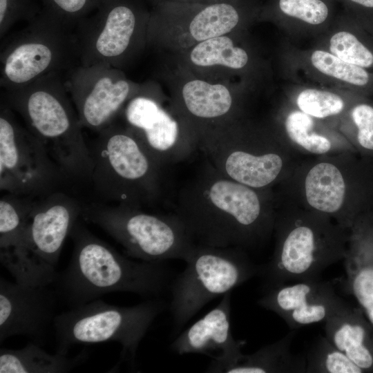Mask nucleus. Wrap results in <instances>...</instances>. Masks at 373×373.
Here are the masks:
<instances>
[{"label":"nucleus","mask_w":373,"mask_h":373,"mask_svg":"<svg viewBox=\"0 0 373 373\" xmlns=\"http://www.w3.org/2000/svg\"><path fill=\"white\" fill-rule=\"evenodd\" d=\"M174 212L196 244L243 249L262 243L276 220L268 189L238 182L209 163L178 192Z\"/></svg>","instance_id":"f257e3e1"},{"label":"nucleus","mask_w":373,"mask_h":373,"mask_svg":"<svg viewBox=\"0 0 373 373\" xmlns=\"http://www.w3.org/2000/svg\"><path fill=\"white\" fill-rule=\"evenodd\" d=\"M69 236L73 241L67 267L51 286L68 307L83 305L113 292L160 298L170 283L163 262L135 261L93 234L78 220Z\"/></svg>","instance_id":"f03ea898"},{"label":"nucleus","mask_w":373,"mask_h":373,"mask_svg":"<svg viewBox=\"0 0 373 373\" xmlns=\"http://www.w3.org/2000/svg\"><path fill=\"white\" fill-rule=\"evenodd\" d=\"M1 102L23 119L67 179H90L93 160L61 74L52 73L1 92Z\"/></svg>","instance_id":"7ed1b4c3"},{"label":"nucleus","mask_w":373,"mask_h":373,"mask_svg":"<svg viewBox=\"0 0 373 373\" xmlns=\"http://www.w3.org/2000/svg\"><path fill=\"white\" fill-rule=\"evenodd\" d=\"M276 244L271 260L260 265L263 289L290 282L317 280L343 260L348 229L331 218L310 211L276 215Z\"/></svg>","instance_id":"20e7f679"},{"label":"nucleus","mask_w":373,"mask_h":373,"mask_svg":"<svg viewBox=\"0 0 373 373\" xmlns=\"http://www.w3.org/2000/svg\"><path fill=\"white\" fill-rule=\"evenodd\" d=\"M92 148L90 180L104 200L142 207L160 196L162 167L126 126L111 123Z\"/></svg>","instance_id":"39448f33"},{"label":"nucleus","mask_w":373,"mask_h":373,"mask_svg":"<svg viewBox=\"0 0 373 373\" xmlns=\"http://www.w3.org/2000/svg\"><path fill=\"white\" fill-rule=\"evenodd\" d=\"M165 308L160 298L131 307L111 305L97 298L70 307L56 316L53 329L57 353L67 355L76 344L117 342L122 345L119 361L136 367L138 346L149 328Z\"/></svg>","instance_id":"423d86ee"},{"label":"nucleus","mask_w":373,"mask_h":373,"mask_svg":"<svg viewBox=\"0 0 373 373\" xmlns=\"http://www.w3.org/2000/svg\"><path fill=\"white\" fill-rule=\"evenodd\" d=\"M81 217L120 244L126 256L141 261H185L196 244L175 213H153L124 204H82Z\"/></svg>","instance_id":"0eeeda50"},{"label":"nucleus","mask_w":373,"mask_h":373,"mask_svg":"<svg viewBox=\"0 0 373 373\" xmlns=\"http://www.w3.org/2000/svg\"><path fill=\"white\" fill-rule=\"evenodd\" d=\"M184 262L185 269L170 285L173 336L209 302L260 273V265L239 247L195 244Z\"/></svg>","instance_id":"6e6552de"},{"label":"nucleus","mask_w":373,"mask_h":373,"mask_svg":"<svg viewBox=\"0 0 373 373\" xmlns=\"http://www.w3.org/2000/svg\"><path fill=\"white\" fill-rule=\"evenodd\" d=\"M72 28L41 9L1 48V87L17 88L52 73H66L76 66L78 49Z\"/></svg>","instance_id":"1a4fd4ad"},{"label":"nucleus","mask_w":373,"mask_h":373,"mask_svg":"<svg viewBox=\"0 0 373 373\" xmlns=\"http://www.w3.org/2000/svg\"><path fill=\"white\" fill-rule=\"evenodd\" d=\"M150 12L142 0H106L75 27L79 65L124 68L147 45Z\"/></svg>","instance_id":"9d476101"},{"label":"nucleus","mask_w":373,"mask_h":373,"mask_svg":"<svg viewBox=\"0 0 373 373\" xmlns=\"http://www.w3.org/2000/svg\"><path fill=\"white\" fill-rule=\"evenodd\" d=\"M257 10L251 0L207 4L160 3L150 12L147 44L156 47L169 44L184 51L199 42L229 34Z\"/></svg>","instance_id":"9b49d317"},{"label":"nucleus","mask_w":373,"mask_h":373,"mask_svg":"<svg viewBox=\"0 0 373 373\" xmlns=\"http://www.w3.org/2000/svg\"><path fill=\"white\" fill-rule=\"evenodd\" d=\"M198 149L220 173L254 189H268L284 169L277 146L264 136L247 133L236 120L204 133Z\"/></svg>","instance_id":"f8f14e48"},{"label":"nucleus","mask_w":373,"mask_h":373,"mask_svg":"<svg viewBox=\"0 0 373 373\" xmlns=\"http://www.w3.org/2000/svg\"><path fill=\"white\" fill-rule=\"evenodd\" d=\"M64 178L40 142L1 102V191L39 197L54 191Z\"/></svg>","instance_id":"ddd939ff"},{"label":"nucleus","mask_w":373,"mask_h":373,"mask_svg":"<svg viewBox=\"0 0 373 373\" xmlns=\"http://www.w3.org/2000/svg\"><path fill=\"white\" fill-rule=\"evenodd\" d=\"M126 125L162 168L180 162L198 149L199 137L173 102L167 107L153 85L131 99L123 111Z\"/></svg>","instance_id":"4468645a"},{"label":"nucleus","mask_w":373,"mask_h":373,"mask_svg":"<svg viewBox=\"0 0 373 373\" xmlns=\"http://www.w3.org/2000/svg\"><path fill=\"white\" fill-rule=\"evenodd\" d=\"M65 86L83 128L98 133L113 123L128 102L151 88L128 79L108 65H77L66 73Z\"/></svg>","instance_id":"2eb2a0df"},{"label":"nucleus","mask_w":373,"mask_h":373,"mask_svg":"<svg viewBox=\"0 0 373 373\" xmlns=\"http://www.w3.org/2000/svg\"><path fill=\"white\" fill-rule=\"evenodd\" d=\"M82 211V204L76 199L54 191L38 197L30 212L26 230V246L35 262L52 283L64 242Z\"/></svg>","instance_id":"dca6fc26"},{"label":"nucleus","mask_w":373,"mask_h":373,"mask_svg":"<svg viewBox=\"0 0 373 373\" xmlns=\"http://www.w3.org/2000/svg\"><path fill=\"white\" fill-rule=\"evenodd\" d=\"M51 285H28L0 277V343L25 336L41 345L53 325L59 298Z\"/></svg>","instance_id":"f3484780"},{"label":"nucleus","mask_w":373,"mask_h":373,"mask_svg":"<svg viewBox=\"0 0 373 373\" xmlns=\"http://www.w3.org/2000/svg\"><path fill=\"white\" fill-rule=\"evenodd\" d=\"M263 290L258 304L276 313L294 330L325 323L345 303L333 284L321 278L280 284Z\"/></svg>","instance_id":"a211bd4d"},{"label":"nucleus","mask_w":373,"mask_h":373,"mask_svg":"<svg viewBox=\"0 0 373 373\" xmlns=\"http://www.w3.org/2000/svg\"><path fill=\"white\" fill-rule=\"evenodd\" d=\"M231 292L219 304L180 333L170 345L174 353L201 354L212 358L207 372H224L238 362L244 342L236 341L231 329Z\"/></svg>","instance_id":"6ab92c4d"},{"label":"nucleus","mask_w":373,"mask_h":373,"mask_svg":"<svg viewBox=\"0 0 373 373\" xmlns=\"http://www.w3.org/2000/svg\"><path fill=\"white\" fill-rule=\"evenodd\" d=\"M37 197L7 193L0 199V262L15 282L42 283V275L26 243L28 220Z\"/></svg>","instance_id":"aec40b11"},{"label":"nucleus","mask_w":373,"mask_h":373,"mask_svg":"<svg viewBox=\"0 0 373 373\" xmlns=\"http://www.w3.org/2000/svg\"><path fill=\"white\" fill-rule=\"evenodd\" d=\"M172 102L194 128L199 140L204 133L236 120L235 97L222 81L195 75L183 79Z\"/></svg>","instance_id":"412c9836"},{"label":"nucleus","mask_w":373,"mask_h":373,"mask_svg":"<svg viewBox=\"0 0 373 373\" xmlns=\"http://www.w3.org/2000/svg\"><path fill=\"white\" fill-rule=\"evenodd\" d=\"M303 195L310 211L334 218L350 229L356 221L345 202L349 195V182L338 165L329 161L314 164L303 180Z\"/></svg>","instance_id":"4be33fe9"},{"label":"nucleus","mask_w":373,"mask_h":373,"mask_svg":"<svg viewBox=\"0 0 373 373\" xmlns=\"http://www.w3.org/2000/svg\"><path fill=\"white\" fill-rule=\"evenodd\" d=\"M351 229L341 283L373 327V224L358 220Z\"/></svg>","instance_id":"5701e85b"},{"label":"nucleus","mask_w":373,"mask_h":373,"mask_svg":"<svg viewBox=\"0 0 373 373\" xmlns=\"http://www.w3.org/2000/svg\"><path fill=\"white\" fill-rule=\"evenodd\" d=\"M325 337L363 372H373V327L346 302L325 322Z\"/></svg>","instance_id":"b1692460"},{"label":"nucleus","mask_w":373,"mask_h":373,"mask_svg":"<svg viewBox=\"0 0 373 373\" xmlns=\"http://www.w3.org/2000/svg\"><path fill=\"white\" fill-rule=\"evenodd\" d=\"M182 52L186 67L192 74L223 76L230 70L244 68L249 61L247 52L235 45L229 34L199 42Z\"/></svg>","instance_id":"393cba45"},{"label":"nucleus","mask_w":373,"mask_h":373,"mask_svg":"<svg viewBox=\"0 0 373 373\" xmlns=\"http://www.w3.org/2000/svg\"><path fill=\"white\" fill-rule=\"evenodd\" d=\"M88 356L86 350L71 358L57 352L50 354L30 341L19 350L0 349V373H65L82 365Z\"/></svg>","instance_id":"a878e982"},{"label":"nucleus","mask_w":373,"mask_h":373,"mask_svg":"<svg viewBox=\"0 0 373 373\" xmlns=\"http://www.w3.org/2000/svg\"><path fill=\"white\" fill-rule=\"evenodd\" d=\"M294 329L250 354H242L225 373H306V356L291 352Z\"/></svg>","instance_id":"bb28decb"},{"label":"nucleus","mask_w":373,"mask_h":373,"mask_svg":"<svg viewBox=\"0 0 373 373\" xmlns=\"http://www.w3.org/2000/svg\"><path fill=\"white\" fill-rule=\"evenodd\" d=\"M305 356L306 373L363 372L325 336H320Z\"/></svg>","instance_id":"cd10ccee"},{"label":"nucleus","mask_w":373,"mask_h":373,"mask_svg":"<svg viewBox=\"0 0 373 373\" xmlns=\"http://www.w3.org/2000/svg\"><path fill=\"white\" fill-rule=\"evenodd\" d=\"M312 117L300 111L291 112L285 120V128L290 140L305 151L317 155L328 153L330 140L314 131Z\"/></svg>","instance_id":"c85d7f7f"},{"label":"nucleus","mask_w":373,"mask_h":373,"mask_svg":"<svg viewBox=\"0 0 373 373\" xmlns=\"http://www.w3.org/2000/svg\"><path fill=\"white\" fill-rule=\"evenodd\" d=\"M311 61L322 73L348 84L363 86L370 82L369 73L364 68L346 62L332 53L315 50Z\"/></svg>","instance_id":"c756f323"},{"label":"nucleus","mask_w":373,"mask_h":373,"mask_svg":"<svg viewBox=\"0 0 373 373\" xmlns=\"http://www.w3.org/2000/svg\"><path fill=\"white\" fill-rule=\"evenodd\" d=\"M266 10H276L280 15L311 25L324 23L330 12L326 0H275Z\"/></svg>","instance_id":"7c9ffc66"},{"label":"nucleus","mask_w":373,"mask_h":373,"mask_svg":"<svg viewBox=\"0 0 373 373\" xmlns=\"http://www.w3.org/2000/svg\"><path fill=\"white\" fill-rule=\"evenodd\" d=\"M296 104L301 111L316 118L337 115L344 108V102L339 95L314 88L301 91L297 97Z\"/></svg>","instance_id":"2f4dec72"},{"label":"nucleus","mask_w":373,"mask_h":373,"mask_svg":"<svg viewBox=\"0 0 373 373\" xmlns=\"http://www.w3.org/2000/svg\"><path fill=\"white\" fill-rule=\"evenodd\" d=\"M329 50L332 54L346 62L364 68L373 66V53L349 32L334 34L330 39Z\"/></svg>","instance_id":"473e14b6"},{"label":"nucleus","mask_w":373,"mask_h":373,"mask_svg":"<svg viewBox=\"0 0 373 373\" xmlns=\"http://www.w3.org/2000/svg\"><path fill=\"white\" fill-rule=\"evenodd\" d=\"M106 0H41L44 9L67 26L77 23L97 10Z\"/></svg>","instance_id":"72a5a7b5"},{"label":"nucleus","mask_w":373,"mask_h":373,"mask_svg":"<svg viewBox=\"0 0 373 373\" xmlns=\"http://www.w3.org/2000/svg\"><path fill=\"white\" fill-rule=\"evenodd\" d=\"M35 0H0V37L16 23L29 21L41 11Z\"/></svg>","instance_id":"f704fd0d"},{"label":"nucleus","mask_w":373,"mask_h":373,"mask_svg":"<svg viewBox=\"0 0 373 373\" xmlns=\"http://www.w3.org/2000/svg\"><path fill=\"white\" fill-rule=\"evenodd\" d=\"M352 120L357 128V141L364 149L373 151V107L360 104L351 112Z\"/></svg>","instance_id":"c9c22d12"},{"label":"nucleus","mask_w":373,"mask_h":373,"mask_svg":"<svg viewBox=\"0 0 373 373\" xmlns=\"http://www.w3.org/2000/svg\"><path fill=\"white\" fill-rule=\"evenodd\" d=\"M152 6L164 3V2H175V3H213L221 1H227L231 0H149Z\"/></svg>","instance_id":"e433bc0d"},{"label":"nucleus","mask_w":373,"mask_h":373,"mask_svg":"<svg viewBox=\"0 0 373 373\" xmlns=\"http://www.w3.org/2000/svg\"><path fill=\"white\" fill-rule=\"evenodd\" d=\"M358 9L373 12V0H345Z\"/></svg>","instance_id":"4c0bfd02"}]
</instances>
